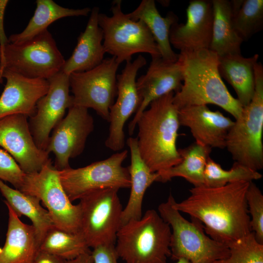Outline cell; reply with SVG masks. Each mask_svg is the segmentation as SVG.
<instances>
[{"label":"cell","mask_w":263,"mask_h":263,"mask_svg":"<svg viewBox=\"0 0 263 263\" xmlns=\"http://www.w3.org/2000/svg\"><path fill=\"white\" fill-rule=\"evenodd\" d=\"M66 263H93V259L91 253L81 254L76 258L67 261Z\"/></svg>","instance_id":"f35d334b"},{"label":"cell","mask_w":263,"mask_h":263,"mask_svg":"<svg viewBox=\"0 0 263 263\" xmlns=\"http://www.w3.org/2000/svg\"><path fill=\"white\" fill-rule=\"evenodd\" d=\"M65 61L47 29L24 42H9L1 55L0 75L7 69L28 78L49 80L62 70Z\"/></svg>","instance_id":"ba28073f"},{"label":"cell","mask_w":263,"mask_h":263,"mask_svg":"<svg viewBox=\"0 0 263 263\" xmlns=\"http://www.w3.org/2000/svg\"><path fill=\"white\" fill-rule=\"evenodd\" d=\"M259 57L257 54L248 57L241 54L218 56L220 75L232 86L243 107L249 103L254 93V67Z\"/></svg>","instance_id":"cb8c5ba5"},{"label":"cell","mask_w":263,"mask_h":263,"mask_svg":"<svg viewBox=\"0 0 263 263\" xmlns=\"http://www.w3.org/2000/svg\"><path fill=\"white\" fill-rule=\"evenodd\" d=\"M131 152V165L128 167L131 180V192L125 207L123 209L121 226L130 221L142 216L143 198L147 188L157 182L158 174L150 171L141 158L137 146V138L129 137L127 141Z\"/></svg>","instance_id":"603a6c76"},{"label":"cell","mask_w":263,"mask_h":263,"mask_svg":"<svg viewBox=\"0 0 263 263\" xmlns=\"http://www.w3.org/2000/svg\"><path fill=\"white\" fill-rule=\"evenodd\" d=\"M28 118L21 114L0 118V146L12 156L26 174L38 172L50 159L49 154L36 145Z\"/></svg>","instance_id":"2e32d148"},{"label":"cell","mask_w":263,"mask_h":263,"mask_svg":"<svg viewBox=\"0 0 263 263\" xmlns=\"http://www.w3.org/2000/svg\"><path fill=\"white\" fill-rule=\"evenodd\" d=\"M9 1L7 0H0V50L1 55L5 46L9 43L4 29V15L5 9Z\"/></svg>","instance_id":"8d00e7d4"},{"label":"cell","mask_w":263,"mask_h":263,"mask_svg":"<svg viewBox=\"0 0 263 263\" xmlns=\"http://www.w3.org/2000/svg\"><path fill=\"white\" fill-rule=\"evenodd\" d=\"M175 200L170 194L167 200L159 205L158 213L172 230L170 257L174 261L185 258L191 263H214L227 258V246L207 235L204 225L197 219L186 220L173 207Z\"/></svg>","instance_id":"5b68a950"},{"label":"cell","mask_w":263,"mask_h":263,"mask_svg":"<svg viewBox=\"0 0 263 263\" xmlns=\"http://www.w3.org/2000/svg\"><path fill=\"white\" fill-rule=\"evenodd\" d=\"M0 61H1V53H0Z\"/></svg>","instance_id":"b9f144b4"},{"label":"cell","mask_w":263,"mask_h":263,"mask_svg":"<svg viewBox=\"0 0 263 263\" xmlns=\"http://www.w3.org/2000/svg\"><path fill=\"white\" fill-rule=\"evenodd\" d=\"M127 155V150H124L84 167L58 170L60 182L71 201L100 189L130 188L128 167L122 166Z\"/></svg>","instance_id":"8fae6325"},{"label":"cell","mask_w":263,"mask_h":263,"mask_svg":"<svg viewBox=\"0 0 263 263\" xmlns=\"http://www.w3.org/2000/svg\"><path fill=\"white\" fill-rule=\"evenodd\" d=\"M180 126L188 127L195 142L211 149L225 148L228 132L234 121L207 105L192 106L179 110Z\"/></svg>","instance_id":"ffe728a7"},{"label":"cell","mask_w":263,"mask_h":263,"mask_svg":"<svg viewBox=\"0 0 263 263\" xmlns=\"http://www.w3.org/2000/svg\"><path fill=\"white\" fill-rule=\"evenodd\" d=\"M262 178L258 171L236 162L230 169H224L210 157L204 171L205 185L209 187H220L241 181L253 182Z\"/></svg>","instance_id":"1f68e13d"},{"label":"cell","mask_w":263,"mask_h":263,"mask_svg":"<svg viewBox=\"0 0 263 263\" xmlns=\"http://www.w3.org/2000/svg\"><path fill=\"white\" fill-rule=\"evenodd\" d=\"M0 75L6 81L0 96V118L15 114L33 116L38 101L49 90L48 80L28 78L7 69Z\"/></svg>","instance_id":"d6986e66"},{"label":"cell","mask_w":263,"mask_h":263,"mask_svg":"<svg viewBox=\"0 0 263 263\" xmlns=\"http://www.w3.org/2000/svg\"><path fill=\"white\" fill-rule=\"evenodd\" d=\"M3 78L0 75V84L3 83Z\"/></svg>","instance_id":"60d3db41"},{"label":"cell","mask_w":263,"mask_h":263,"mask_svg":"<svg viewBox=\"0 0 263 263\" xmlns=\"http://www.w3.org/2000/svg\"><path fill=\"white\" fill-rule=\"evenodd\" d=\"M67 261L55 255L39 250L33 263H66Z\"/></svg>","instance_id":"74e56055"},{"label":"cell","mask_w":263,"mask_h":263,"mask_svg":"<svg viewBox=\"0 0 263 263\" xmlns=\"http://www.w3.org/2000/svg\"><path fill=\"white\" fill-rule=\"evenodd\" d=\"M146 62L145 58L140 55L133 61L126 62L121 74L117 75V98L110 109L109 132L105 141L106 147L113 151L121 150L124 147L125 124L140 105L136 75Z\"/></svg>","instance_id":"9a60e30c"},{"label":"cell","mask_w":263,"mask_h":263,"mask_svg":"<svg viewBox=\"0 0 263 263\" xmlns=\"http://www.w3.org/2000/svg\"><path fill=\"white\" fill-rule=\"evenodd\" d=\"M175 263H191L188 260L185 258H180L176 261Z\"/></svg>","instance_id":"ab89813d"},{"label":"cell","mask_w":263,"mask_h":263,"mask_svg":"<svg viewBox=\"0 0 263 263\" xmlns=\"http://www.w3.org/2000/svg\"><path fill=\"white\" fill-rule=\"evenodd\" d=\"M127 14L131 19L141 20L146 24L164 60L172 62L178 60L179 54L173 51L169 42L171 27L178 22L175 14L169 11L165 17H163L159 13L154 0H143L134 11Z\"/></svg>","instance_id":"d4e9b609"},{"label":"cell","mask_w":263,"mask_h":263,"mask_svg":"<svg viewBox=\"0 0 263 263\" xmlns=\"http://www.w3.org/2000/svg\"><path fill=\"white\" fill-rule=\"evenodd\" d=\"M249 213L251 215L250 227L257 241L263 244V195L260 189L250 182L246 193Z\"/></svg>","instance_id":"836d02e7"},{"label":"cell","mask_w":263,"mask_h":263,"mask_svg":"<svg viewBox=\"0 0 263 263\" xmlns=\"http://www.w3.org/2000/svg\"><path fill=\"white\" fill-rule=\"evenodd\" d=\"M174 94L170 92L152 101L136 124L138 150L152 172L168 169L181 161L176 146L180 125Z\"/></svg>","instance_id":"3957f363"},{"label":"cell","mask_w":263,"mask_h":263,"mask_svg":"<svg viewBox=\"0 0 263 263\" xmlns=\"http://www.w3.org/2000/svg\"><path fill=\"white\" fill-rule=\"evenodd\" d=\"M118 190L115 188L100 189L79 199L80 233L90 248L115 244L123 211Z\"/></svg>","instance_id":"30bf717a"},{"label":"cell","mask_w":263,"mask_h":263,"mask_svg":"<svg viewBox=\"0 0 263 263\" xmlns=\"http://www.w3.org/2000/svg\"><path fill=\"white\" fill-rule=\"evenodd\" d=\"M39 199L48 211L54 225L69 232L80 233L81 211L66 194L58 170L50 159L40 171L26 174L19 189Z\"/></svg>","instance_id":"9c48e42d"},{"label":"cell","mask_w":263,"mask_h":263,"mask_svg":"<svg viewBox=\"0 0 263 263\" xmlns=\"http://www.w3.org/2000/svg\"><path fill=\"white\" fill-rule=\"evenodd\" d=\"M34 15L25 28L20 33L11 35L9 42L19 44L33 38L55 21L68 17L87 16L89 8L70 9L63 7L52 0H37Z\"/></svg>","instance_id":"83f0119b"},{"label":"cell","mask_w":263,"mask_h":263,"mask_svg":"<svg viewBox=\"0 0 263 263\" xmlns=\"http://www.w3.org/2000/svg\"><path fill=\"white\" fill-rule=\"evenodd\" d=\"M183 78L181 66L178 60L172 62L165 60L161 56L151 57L146 73L136 80L140 102L129 125L130 135L133 134L140 116L150 103L169 93L178 92L182 85Z\"/></svg>","instance_id":"e0dca14e"},{"label":"cell","mask_w":263,"mask_h":263,"mask_svg":"<svg viewBox=\"0 0 263 263\" xmlns=\"http://www.w3.org/2000/svg\"><path fill=\"white\" fill-rule=\"evenodd\" d=\"M120 64L114 57L104 59L94 68L69 75L73 105L91 108L109 122L110 109L117 96V71Z\"/></svg>","instance_id":"7c38bea8"},{"label":"cell","mask_w":263,"mask_h":263,"mask_svg":"<svg viewBox=\"0 0 263 263\" xmlns=\"http://www.w3.org/2000/svg\"><path fill=\"white\" fill-rule=\"evenodd\" d=\"M91 255L93 263H118L115 244H104L93 248Z\"/></svg>","instance_id":"d590c367"},{"label":"cell","mask_w":263,"mask_h":263,"mask_svg":"<svg viewBox=\"0 0 263 263\" xmlns=\"http://www.w3.org/2000/svg\"><path fill=\"white\" fill-rule=\"evenodd\" d=\"M99 12L97 7L91 10L85 30L79 35L72 55L62 67L61 71L65 74L89 71L104 60L106 51L102 43L103 32L98 24Z\"/></svg>","instance_id":"44dd1931"},{"label":"cell","mask_w":263,"mask_h":263,"mask_svg":"<svg viewBox=\"0 0 263 263\" xmlns=\"http://www.w3.org/2000/svg\"><path fill=\"white\" fill-rule=\"evenodd\" d=\"M25 173L12 156L0 148V180L8 182L18 190L23 183Z\"/></svg>","instance_id":"e575fe53"},{"label":"cell","mask_w":263,"mask_h":263,"mask_svg":"<svg viewBox=\"0 0 263 263\" xmlns=\"http://www.w3.org/2000/svg\"><path fill=\"white\" fill-rule=\"evenodd\" d=\"M211 149L195 142L184 149L178 150L181 161L168 169L157 172V182L165 183L173 177H181L194 187L205 185L204 171Z\"/></svg>","instance_id":"f1b7e54d"},{"label":"cell","mask_w":263,"mask_h":263,"mask_svg":"<svg viewBox=\"0 0 263 263\" xmlns=\"http://www.w3.org/2000/svg\"><path fill=\"white\" fill-rule=\"evenodd\" d=\"M255 86L253 97L234 121L225 148L235 162L258 171L263 168V66L254 67Z\"/></svg>","instance_id":"8992f818"},{"label":"cell","mask_w":263,"mask_h":263,"mask_svg":"<svg viewBox=\"0 0 263 263\" xmlns=\"http://www.w3.org/2000/svg\"><path fill=\"white\" fill-rule=\"evenodd\" d=\"M80 233L69 232L52 226L46 233L39 245V250L59 257L66 261L91 253Z\"/></svg>","instance_id":"f546056e"},{"label":"cell","mask_w":263,"mask_h":263,"mask_svg":"<svg viewBox=\"0 0 263 263\" xmlns=\"http://www.w3.org/2000/svg\"><path fill=\"white\" fill-rule=\"evenodd\" d=\"M183 74L180 90L173 103L178 110L198 105H215L232 115H241L243 107L229 93L218 71V56L209 49L180 52L178 59Z\"/></svg>","instance_id":"7a4b0ae2"},{"label":"cell","mask_w":263,"mask_h":263,"mask_svg":"<svg viewBox=\"0 0 263 263\" xmlns=\"http://www.w3.org/2000/svg\"><path fill=\"white\" fill-rule=\"evenodd\" d=\"M0 191L7 203L20 217L24 215L32 222L38 242L41 243L54 224L47 209L40 205L37 197L13 188L0 180Z\"/></svg>","instance_id":"4316f807"},{"label":"cell","mask_w":263,"mask_h":263,"mask_svg":"<svg viewBox=\"0 0 263 263\" xmlns=\"http://www.w3.org/2000/svg\"><path fill=\"white\" fill-rule=\"evenodd\" d=\"M171 228L154 209L121 226L115 248L126 263H167L171 256Z\"/></svg>","instance_id":"277c9868"},{"label":"cell","mask_w":263,"mask_h":263,"mask_svg":"<svg viewBox=\"0 0 263 263\" xmlns=\"http://www.w3.org/2000/svg\"><path fill=\"white\" fill-rule=\"evenodd\" d=\"M8 224L5 242L0 248V263H33L39 250L35 229L23 223L6 203Z\"/></svg>","instance_id":"7402d4cb"},{"label":"cell","mask_w":263,"mask_h":263,"mask_svg":"<svg viewBox=\"0 0 263 263\" xmlns=\"http://www.w3.org/2000/svg\"><path fill=\"white\" fill-rule=\"evenodd\" d=\"M94 129V121L88 109L73 105L55 126L45 151L55 156L54 166L58 170L70 168L69 160L83 151L87 139Z\"/></svg>","instance_id":"4fadbf2b"},{"label":"cell","mask_w":263,"mask_h":263,"mask_svg":"<svg viewBox=\"0 0 263 263\" xmlns=\"http://www.w3.org/2000/svg\"><path fill=\"white\" fill-rule=\"evenodd\" d=\"M49 90L36 105L35 114L29 118V126L37 147L45 150L50 133L73 106L70 93L69 75L61 71L48 80Z\"/></svg>","instance_id":"5bb4252c"},{"label":"cell","mask_w":263,"mask_h":263,"mask_svg":"<svg viewBox=\"0 0 263 263\" xmlns=\"http://www.w3.org/2000/svg\"><path fill=\"white\" fill-rule=\"evenodd\" d=\"M229 256L214 263H263V244L259 243L254 232L227 244Z\"/></svg>","instance_id":"d6a6232c"},{"label":"cell","mask_w":263,"mask_h":263,"mask_svg":"<svg viewBox=\"0 0 263 263\" xmlns=\"http://www.w3.org/2000/svg\"><path fill=\"white\" fill-rule=\"evenodd\" d=\"M212 3L213 19L209 50L219 56L241 54L243 40L233 26L232 1L212 0Z\"/></svg>","instance_id":"484cf974"},{"label":"cell","mask_w":263,"mask_h":263,"mask_svg":"<svg viewBox=\"0 0 263 263\" xmlns=\"http://www.w3.org/2000/svg\"><path fill=\"white\" fill-rule=\"evenodd\" d=\"M232 1L234 28L243 41L247 40L263 29V0Z\"/></svg>","instance_id":"4dcf8cb0"},{"label":"cell","mask_w":263,"mask_h":263,"mask_svg":"<svg viewBox=\"0 0 263 263\" xmlns=\"http://www.w3.org/2000/svg\"><path fill=\"white\" fill-rule=\"evenodd\" d=\"M121 0L113 2L112 16L99 13L98 21L103 32V45L106 53L114 57L120 64L131 61L137 53L149 54L151 57L161 56L157 45L146 24L133 20L121 8Z\"/></svg>","instance_id":"52a82bcc"},{"label":"cell","mask_w":263,"mask_h":263,"mask_svg":"<svg viewBox=\"0 0 263 263\" xmlns=\"http://www.w3.org/2000/svg\"><path fill=\"white\" fill-rule=\"evenodd\" d=\"M249 182L194 187L187 198L180 203L175 200L173 207L199 220L207 235L227 245L252 231L246 199Z\"/></svg>","instance_id":"6da1fadb"},{"label":"cell","mask_w":263,"mask_h":263,"mask_svg":"<svg viewBox=\"0 0 263 263\" xmlns=\"http://www.w3.org/2000/svg\"><path fill=\"white\" fill-rule=\"evenodd\" d=\"M186 14L185 23L178 22L171 27L170 44L180 52L209 49L213 19L212 0H190Z\"/></svg>","instance_id":"ac0fdd59"}]
</instances>
